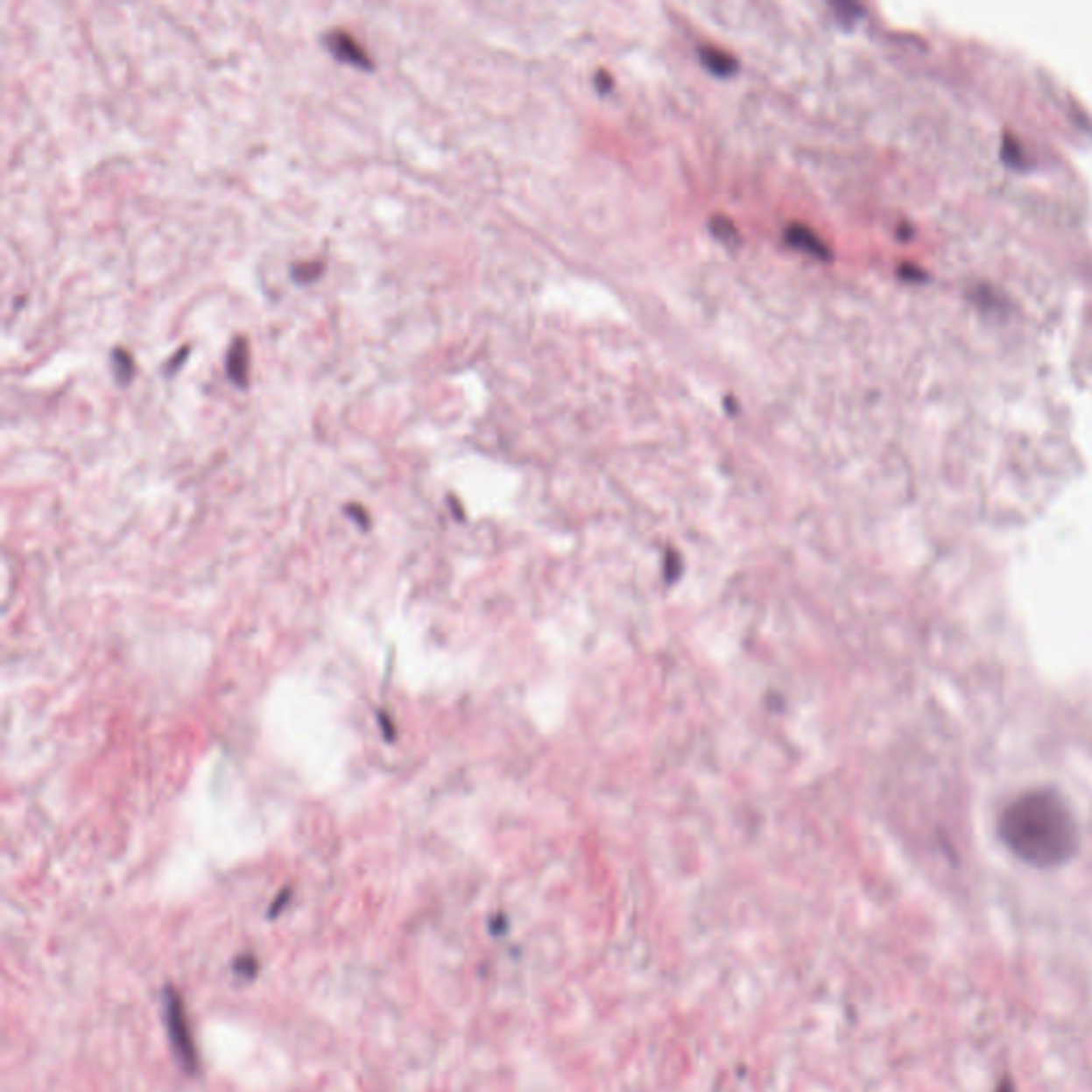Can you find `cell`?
Segmentation results:
<instances>
[{
	"instance_id": "7",
	"label": "cell",
	"mask_w": 1092,
	"mask_h": 1092,
	"mask_svg": "<svg viewBox=\"0 0 1092 1092\" xmlns=\"http://www.w3.org/2000/svg\"><path fill=\"white\" fill-rule=\"evenodd\" d=\"M111 365H114V374H116L117 382L126 384V382L133 378L135 361L129 350H124V348H114V352H111Z\"/></svg>"
},
{
	"instance_id": "11",
	"label": "cell",
	"mask_w": 1092,
	"mask_h": 1092,
	"mask_svg": "<svg viewBox=\"0 0 1092 1092\" xmlns=\"http://www.w3.org/2000/svg\"><path fill=\"white\" fill-rule=\"evenodd\" d=\"M998 1092H1013V1090L1010 1088V1084H1005V1088H1001Z\"/></svg>"
},
{
	"instance_id": "3",
	"label": "cell",
	"mask_w": 1092,
	"mask_h": 1092,
	"mask_svg": "<svg viewBox=\"0 0 1092 1092\" xmlns=\"http://www.w3.org/2000/svg\"><path fill=\"white\" fill-rule=\"evenodd\" d=\"M322 46L327 47V52L331 53L335 60L346 62V65H352L356 68H363V71H371L374 62H371L370 53L365 52V47L356 41L348 31H340V28H333V31L322 32Z\"/></svg>"
},
{
	"instance_id": "4",
	"label": "cell",
	"mask_w": 1092,
	"mask_h": 1092,
	"mask_svg": "<svg viewBox=\"0 0 1092 1092\" xmlns=\"http://www.w3.org/2000/svg\"><path fill=\"white\" fill-rule=\"evenodd\" d=\"M227 374L233 384L246 386L250 376V348L246 337H235L227 352Z\"/></svg>"
},
{
	"instance_id": "6",
	"label": "cell",
	"mask_w": 1092,
	"mask_h": 1092,
	"mask_svg": "<svg viewBox=\"0 0 1092 1092\" xmlns=\"http://www.w3.org/2000/svg\"><path fill=\"white\" fill-rule=\"evenodd\" d=\"M700 60H702V65L707 67V71H711L713 75H717V77L732 75V73H736V68H738L736 60H734L729 53L722 52V50H713V47H702V52H700Z\"/></svg>"
},
{
	"instance_id": "1",
	"label": "cell",
	"mask_w": 1092,
	"mask_h": 1092,
	"mask_svg": "<svg viewBox=\"0 0 1092 1092\" xmlns=\"http://www.w3.org/2000/svg\"><path fill=\"white\" fill-rule=\"evenodd\" d=\"M998 835L1016 858L1035 869H1054L1075 856L1080 845L1075 815L1052 790H1031L1007 805Z\"/></svg>"
},
{
	"instance_id": "9",
	"label": "cell",
	"mask_w": 1092,
	"mask_h": 1092,
	"mask_svg": "<svg viewBox=\"0 0 1092 1092\" xmlns=\"http://www.w3.org/2000/svg\"><path fill=\"white\" fill-rule=\"evenodd\" d=\"M233 971H235V976H237V977L252 979L254 976H257V971H258V960L254 958V956H250V954H246V956H239L233 962Z\"/></svg>"
},
{
	"instance_id": "5",
	"label": "cell",
	"mask_w": 1092,
	"mask_h": 1092,
	"mask_svg": "<svg viewBox=\"0 0 1092 1092\" xmlns=\"http://www.w3.org/2000/svg\"><path fill=\"white\" fill-rule=\"evenodd\" d=\"M786 239L790 246L802 250V252L811 254V257L828 258V248L824 246V242L811 229L802 227V224H792L786 231Z\"/></svg>"
},
{
	"instance_id": "8",
	"label": "cell",
	"mask_w": 1092,
	"mask_h": 1092,
	"mask_svg": "<svg viewBox=\"0 0 1092 1092\" xmlns=\"http://www.w3.org/2000/svg\"><path fill=\"white\" fill-rule=\"evenodd\" d=\"M325 271V265L321 261H306V263H295L291 267V276L292 280L297 284H312L316 282L318 278L322 276Z\"/></svg>"
},
{
	"instance_id": "2",
	"label": "cell",
	"mask_w": 1092,
	"mask_h": 1092,
	"mask_svg": "<svg viewBox=\"0 0 1092 1092\" xmlns=\"http://www.w3.org/2000/svg\"><path fill=\"white\" fill-rule=\"evenodd\" d=\"M163 1018H165L166 1035H169L171 1050H173V1054L178 1056L180 1065H182L188 1074H197L199 1071L197 1047H194L193 1035H190V1028H188V1020H186L182 997H180L178 990L171 986H166L163 992Z\"/></svg>"
},
{
	"instance_id": "10",
	"label": "cell",
	"mask_w": 1092,
	"mask_h": 1092,
	"mask_svg": "<svg viewBox=\"0 0 1092 1092\" xmlns=\"http://www.w3.org/2000/svg\"><path fill=\"white\" fill-rule=\"evenodd\" d=\"M711 229H713V233L717 235L719 239H722V242H728V243H736L738 242L736 229H734V224L729 222V220H726V218H715L713 224H711Z\"/></svg>"
}]
</instances>
